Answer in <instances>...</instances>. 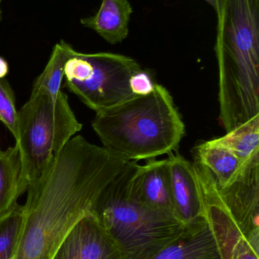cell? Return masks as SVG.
Segmentation results:
<instances>
[{
  "instance_id": "10",
  "label": "cell",
  "mask_w": 259,
  "mask_h": 259,
  "mask_svg": "<svg viewBox=\"0 0 259 259\" xmlns=\"http://www.w3.org/2000/svg\"><path fill=\"white\" fill-rule=\"evenodd\" d=\"M219 188L222 202L239 231L259 250V167L246 179Z\"/></svg>"
},
{
  "instance_id": "8",
  "label": "cell",
  "mask_w": 259,
  "mask_h": 259,
  "mask_svg": "<svg viewBox=\"0 0 259 259\" xmlns=\"http://www.w3.org/2000/svg\"><path fill=\"white\" fill-rule=\"evenodd\" d=\"M51 259L126 258L118 243L91 212L71 228Z\"/></svg>"
},
{
  "instance_id": "19",
  "label": "cell",
  "mask_w": 259,
  "mask_h": 259,
  "mask_svg": "<svg viewBox=\"0 0 259 259\" xmlns=\"http://www.w3.org/2000/svg\"><path fill=\"white\" fill-rule=\"evenodd\" d=\"M129 88L135 96L144 97L153 92L156 83L153 81L152 76L143 69L137 71L129 79Z\"/></svg>"
},
{
  "instance_id": "17",
  "label": "cell",
  "mask_w": 259,
  "mask_h": 259,
  "mask_svg": "<svg viewBox=\"0 0 259 259\" xmlns=\"http://www.w3.org/2000/svg\"><path fill=\"white\" fill-rule=\"evenodd\" d=\"M22 220V205L0 219V259L15 258Z\"/></svg>"
},
{
  "instance_id": "23",
  "label": "cell",
  "mask_w": 259,
  "mask_h": 259,
  "mask_svg": "<svg viewBox=\"0 0 259 259\" xmlns=\"http://www.w3.org/2000/svg\"><path fill=\"white\" fill-rule=\"evenodd\" d=\"M3 0H0V21L2 20V9H1V3Z\"/></svg>"
},
{
  "instance_id": "1",
  "label": "cell",
  "mask_w": 259,
  "mask_h": 259,
  "mask_svg": "<svg viewBox=\"0 0 259 259\" xmlns=\"http://www.w3.org/2000/svg\"><path fill=\"white\" fill-rule=\"evenodd\" d=\"M129 161L82 136L71 138L41 178L28 185L15 258L51 259Z\"/></svg>"
},
{
  "instance_id": "3",
  "label": "cell",
  "mask_w": 259,
  "mask_h": 259,
  "mask_svg": "<svg viewBox=\"0 0 259 259\" xmlns=\"http://www.w3.org/2000/svg\"><path fill=\"white\" fill-rule=\"evenodd\" d=\"M217 18L219 105L252 109L259 103V0H221Z\"/></svg>"
},
{
  "instance_id": "16",
  "label": "cell",
  "mask_w": 259,
  "mask_h": 259,
  "mask_svg": "<svg viewBox=\"0 0 259 259\" xmlns=\"http://www.w3.org/2000/svg\"><path fill=\"white\" fill-rule=\"evenodd\" d=\"M74 50L71 45L64 40L56 44L45 68L35 80L32 91L46 93L56 98L62 91L65 64L72 56Z\"/></svg>"
},
{
  "instance_id": "4",
  "label": "cell",
  "mask_w": 259,
  "mask_h": 259,
  "mask_svg": "<svg viewBox=\"0 0 259 259\" xmlns=\"http://www.w3.org/2000/svg\"><path fill=\"white\" fill-rule=\"evenodd\" d=\"M136 162L129 161L106 186L93 213L126 259H152L176 240L187 225L149 209L134 197L130 180Z\"/></svg>"
},
{
  "instance_id": "6",
  "label": "cell",
  "mask_w": 259,
  "mask_h": 259,
  "mask_svg": "<svg viewBox=\"0 0 259 259\" xmlns=\"http://www.w3.org/2000/svg\"><path fill=\"white\" fill-rule=\"evenodd\" d=\"M141 69L129 56L74 50L65 66V86L97 113L135 97L129 79Z\"/></svg>"
},
{
  "instance_id": "12",
  "label": "cell",
  "mask_w": 259,
  "mask_h": 259,
  "mask_svg": "<svg viewBox=\"0 0 259 259\" xmlns=\"http://www.w3.org/2000/svg\"><path fill=\"white\" fill-rule=\"evenodd\" d=\"M133 12L129 0H102L98 12L81 19V24L95 31L109 44L123 42L129 35Z\"/></svg>"
},
{
  "instance_id": "13",
  "label": "cell",
  "mask_w": 259,
  "mask_h": 259,
  "mask_svg": "<svg viewBox=\"0 0 259 259\" xmlns=\"http://www.w3.org/2000/svg\"><path fill=\"white\" fill-rule=\"evenodd\" d=\"M214 144L228 148L238 158L240 181L259 167V115L238 126L226 135L211 140Z\"/></svg>"
},
{
  "instance_id": "9",
  "label": "cell",
  "mask_w": 259,
  "mask_h": 259,
  "mask_svg": "<svg viewBox=\"0 0 259 259\" xmlns=\"http://www.w3.org/2000/svg\"><path fill=\"white\" fill-rule=\"evenodd\" d=\"M130 187L134 197L140 203L158 214L180 220L172 199L167 158L147 160L144 165L135 163Z\"/></svg>"
},
{
  "instance_id": "18",
  "label": "cell",
  "mask_w": 259,
  "mask_h": 259,
  "mask_svg": "<svg viewBox=\"0 0 259 259\" xmlns=\"http://www.w3.org/2000/svg\"><path fill=\"white\" fill-rule=\"evenodd\" d=\"M18 118L13 91L8 80L0 79V121L9 130L15 139L18 137Z\"/></svg>"
},
{
  "instance_id": "20",
  "label": "cell",
  "mask_w": 259,
  "mask_h": 259,
  "mask_svg": "<svg viewBox=\"0 0 259 259\" xmlns=\"http://www.w3.org/2000/svg\"><path fill=\"white\" fill-rule=\"evenodd\" d=\"M231 259H259V251L240 234L233 246Z\"/></svg>"
},
{
  "instance_id": "11",
  "label": "cell",
  "mask_w": 259,
  "mask_h": 259,
  "mask_svg": "<svg viewBox=\"0 0 259 259\" xmlns=\"http://www.w3.org/2000/svg\"><path fill=\"white\" fill-rule=\"evenodd\" d=\"M170 189L176 215L186 225L203 215V207L192 163L179 154L168 158Z\"/></svg>"
},
{
  "instance_id": "7",
  "label": "cell",
  "mask_w": 259,
  "mask_h": 259,
  "mask_svg": "<svg viewBox=\"0 0 259 259\" xmlns=\"http://www.w3.org/2000/svg\"><path fill=\"white\" fill-rule=\"evenodd\" d=\"M203 215L152 259H231L233 245L241 233L220 193L204 199Z\"/></svg>"
},
{
  "instance_id": "2",
  "label": "cell",
  "mask_w": 259,
  "mask_h": 259,
  "mask_svg": "<svg viewBox=\"0 0 259 259\" xmlns=\"http://www.w3.org/2000/svg\"><path fill=\"white\" fill-rule=\"evenodd\" d=\"M92 127L103 147L135 161L173 153L185 135L173 97L157 83L149 95L97 112Z\"/></svg>"
},
{
  "instance_id": "5",
  "label": "cell",
  "mask_w": 259,
  "mask_h": 259,
  "mask_svg": "<svg viewBox=\"0 0 259 259\" xmlns=\"http://www.w3.org/2000/svg\"><path fill=\"white\" fill-rule=\"evenodd\" d=\"M82 128L65 93L61 91L54 98L31 91L28 101L18 112L15 139L23 178L28 185L41 178L53 158Z\"/></svg>"
},
{
  "instance_id": "21",
  "label": "cell",
  "mask_w": 259,
  "mask_h": 259,
  "mask_svg": "<svg viewBox=\"0 0 259 259\" xmlns=\"http://www.w3.org/2000/svg\"><path fill=\"white\" fill-rule=\"evenodd\" d=\"M9 68L7 61L0 56V79L5 78L9 74Z\"/></svg>"
},
{
  "instance_id": "15",
  "label": "cell",
  "mask_w": 259,
  "mask_h": 259,
  "mask_svg": "<svg viewBox=\"0 0 259 259\" xmlns=\"http://www.w3.org/2000/svg\"><path fill=\"white\" fill-rule=\"evenodd\" d=\"M194 153L195 162L206 167L220 188H226L240 181V161L228 148L208 140L196 146Z\"/></svg>"
},
{
  "instance_id": "14",
  "label": "cell",
  "mask_w": 259,
  "mask_h": 259,
  "mask_svg": "<svg viewBox=\"0 0 259 259\" xmlns=\"http://www.w3.org/2000/svg\"><path fill=\"white\" fill-rule=\"evenodd\" d=\"M27 188L18 146L15 145L5 151L0 149V219L19 205L18 199Z\"/></svg>"
},
{
  "instance_id": "22",
  "label": "cell",
  "mask_w": 259,
  "mask_h": 259,
  "mask_svg": "<svg viewBox=\"0 0 259 259\" xmlns=\"http://www.w3.org/2000/svg\"><path fill=\"white\" fill-rule=\"evenodd\" d=\"M205 1H206L210 6L214 8L216 13L218 12L219 9H220V3H221V0H205Z\"/></svg>"
}]
</instances>
